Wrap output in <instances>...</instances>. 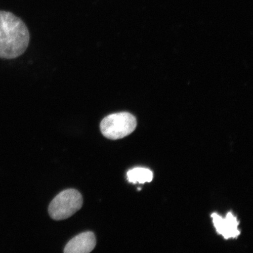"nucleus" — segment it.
<instances>
[{
    "label": "nucleus",
    "instance_id": "f257e3e1",
    "mask_svg": "<svg viewBox=\"0 0 253 253\" xmlns=\"http://www.w3.org/2000/svg\"><path fill=\"white\" fill-rule=\"evenodd\" d=\"M29 42V31L21 19L0 11V58H17L27 50Z\"/></svg>",
    "mask_w": 253,
    "mask_h": 253
},
{
    "label": "nucleus",
    "instance_id": "f03ea898",
    "mask_svg": "<svg viewBox=\"0 0 253 253\" xmlns=\"http://www.w3.org/2000/svg\"><path fill=\"white\" fill-rule=\"evenodd\" d=\"M137 126L135 117L128 112L111 114L104 118L100 125V131L110 140H119L133 132Z\"/></svg>",
    "mask_w": 253,
    "mask_h": 253
},
{
    "label": "nucleus",
    "instance_id": "7ed1b4c3",
    "mask_svg": "<svg viewBox=\"0 0 253 253\" xmlns=\"http://www.w3.org/2000/svg\"><path fill=\"white\" fill-rule=\"evenodd\" d=\"M83 202V198L77 190H65L50 202L48 208L50 216L55 220L68 219L81 210Z\"/></svg>",
    "mask_w": 253,
    "mask_h": 253
},
{
    "label": "nucleus",
    "instance_id": "20e7f679",
    "mask_svg": "<svg viewBox=\"0 0 253 253\" xmlns=\"http://www.w3.org/2000/svg\"><path fill=\"white\" fill-rule=\"evenodd\" d=\"M211 217L217 233L223 236L224 239L237 238L240 235L239 221L232 212L227 213L225 218L216 213L211 214Z\"/></svg>",
    "mask_w": 253,
    "mask_h": 253
},
{
    "label": "nucleus",
    "instance_id": "39448f33",
    "mask_svg": "<svg viewBox=\"0 0 253 253\" xmlns=\"http://www.w3.org/2000/svg\"><path fill=\"white\" fill-rule=\"evenodd\" d=\"M96 245L94 234L86 232L79 234L70 240L64 249L65 253H88L93 251Z\"/></svg>",
    "mask_w": 253,
    "mask_h": 253
},
{
    "label": "nucleus",
    "instance_id": "423d86ee",
    "mask_svg": "<svg viewBox=\"0 0 253 253\" xmlns=\"http://www.w3.org/2000/svg\"><path fill=\"white\" fill-rule=\"evenodd\" d=\"M128 181L132 183L151 182L153 179V173L145 168H135L126 173Z\"/></svg>",
    "mask_w": 253,
    "mask_h": 253
}]
</instances>
